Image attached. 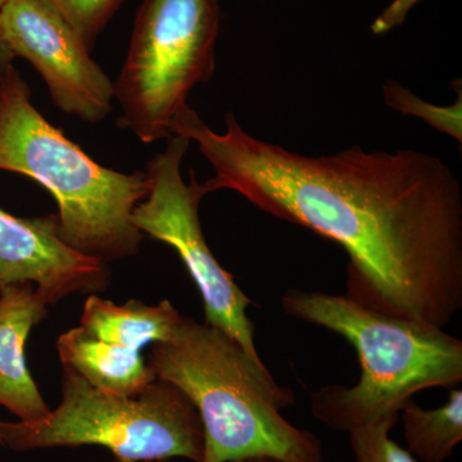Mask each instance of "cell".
Segmentation results:
<instances>
[{"label":"cell","mask_w":462,"mask_h":462,"mask_svg":"<svg viewBox=\"0 0 462 462\" xmlns=\"http://www.w3.org/2000/svg\"><path fill=\"white\" fill-rule=\"evenodd\" d=\"M190 141L182 135L167 138L165 149L149 161L145 169L148 194L134 209L133 224L143 236L175 249L196 282L205 306L207 324L223 330L249 356L263 360L254 343V322L248 318L252 305L242 289L216 260L207 245L199 207L208 184L182 178L181 165Z\"/></svg>","instance_id":"7"},{"label":"cell","mask_w":462,"mask_h":462,"mask_svg":"<svg viewBox=\"0 0 462 462\" xmlns=\"http://www.w3.org/2000/svg\"><path fill=\"white\" fill-rule=\"evenodd\" d=\"M281 302L285 314L339 334L357 351V384L310 394L312 415L330 430L351 433L398 415L419 392L462 382V342L442 328L392 318L346 294L289 289Z\"/></svg>","instance_id":"3"},{"label":"cell","mask_w":462,"mask_h":462,"mask_svg":"<svg viewBox=\"0 0 462 462\" xmlns=\"http://www.w3.org/2000/svg\"><path fill=\"white\" fill-rule=\"evenodd\" d=\"M407 451L422 462H445L462 440V391L449 392L438 409L425 410L410 400L401 409Z\"/></svg>","instance_id":"13"},{"label":"cell","mask_w":462,"mask_h":462,"mask_svg":"<svg viewBox=\"0 0 462 462\" xmlns=\"http://www.w3.org/2000/svg\"><path fill=\"white\" fill-rule=\"evenodd\" d=\"M385 105L400 114L420 118L438 132L447 134L458 144L462 143V93L452 106H436L419 98L411 90L397 81L389 80L383 85Z\"/></svg>","instance_id":"14"},{"label":"cell","mask_w":462,"mask_h":462,"mask_svg":"<svg viewBox=\"0 0 462 462\" xmlns=\"http://www.w3.org/2000/svg\"><path fill=\"white\" fill-rule=\"evenodd\" d=\"M47 314L48 303L32 282L0 288V406L20 421H39L51 412L25 356L30 333Z\"/></svg>","instance_id":"10"},{"label":"cell","mask_w":462,"mask_h":462,"mask_svg":"<svg viewBox=\"0 0 462 462\" xmlns=\"http://www.w3.org/2000/svg\"><path fill=\"white\" fill-rule=\"evenodd\" d=\"M420 2L421 0H392L391 5L374 21L373 33L383 35L402 25L410 12Z\"/></svg>","instance_id":"17"},{"label":"cell","mask_w":462,"mask_h":462,"mask_svg":"<svg viewBox=\"0 0 462 462\" xmlns=\"http://www.w3.org/2000/svg\"><path fill=\"white\" fill-rule=\"evenodd\" d=\"M171 134L197 143L211 193L236 191L345 249L355 302L442 329L462 309V190L440 158L358 145L305 156L254 138L231 112L216 133L188 105Z\"/></svg>","instance_id":"1"},{"label":"cell","mask_w":462,"mask_h":462,"mask_svg":"<svg viewBox=\"0 0 462 462\" xmlns=\"http://www.w3.org/2000/svg\"><path fill=\"white\" fill-rule=\"evenodd\" d=\"M0 36L41 74L60 111L90 124L111 114L114 81L50 0H8Z\"/></svg>","instance_id":"8"},{"label":"cell","mask_w":462,"mask_h":462,"mask_svg":"<svg viewBox=\"0 0 462 462\" xmlns=\"http://www.w3.org/2000/svg\"><path fill=\"white\" fill-rule=\"evenodd\" d=\"M338 462H348V461H338Z\"/></svg>","instance_id":"23"},{"label":"cell","mask_w":462,"mask_h":462,"mask_svg":"<svg viewBox=\"0 0 462 462\" xmlns=\"http://www.w3.org/2000/svg\"><path fill=\"white\" fill-rule=\"evenodd\" d=\"M0 170L50 191L69 248L107 264L138 254L144 236L132 217L148 194L145 173L118 172L91 160L35 108L16 67L0 93Z\"/></svg>","instance_id":"4"},{"label":"cell","mask_w":462,"mask_h":462,"mask_svg":"<svg viewBox=\"0 0 462 462\" xmlns=\"http://www.w3.org/2000/svg\"><path fill=\"white\" fill-rule=\"evenodd\" d=\"M397 420L398 415L387 416L348 433L355 462H418L389 437Z\"/></svg>","instance_id":"15"},{"label":"cell","mask_w":462,"mask_h":462,"mask_svg":"<svg viewBox=\"0 0 462 462\" xmlns=\"http://www.w3.org/2000/svg\"><path fill=\"white\" fill-rule=\"evenodd\" d=\"M109 279L107 263L60 239L57 215L23 218L0 207V288L32 282L53 306L71 294L106 291Z\"/></svg>","instance_id":"9"},{"label":"cell","mask_w":462,"mask_h":462,"mask_svg":"<svg viewBox=\"0 0 462 462\" xmlns=\"http://www.w3.org/2000/svg\"><path fill=\"white\" fill-rule=\"evenodd\" d=\"M8 0H0V9H2L3 7H5V3H7Z\"/></svg>","instance_id":"21"},{"label":"cell","mask_w":462,"mask_h":462,"mask_svg":"<svg viewBox=\"0 0 462 462\" xmlns=\"http://www.w3.org/2000/svg\"><path fill=\"white\" fill-rule=\"evenodd\" d=\"M3 447L17 452L99 446L115 462H203L205 433L193 402L156 379L132 396L93 387L62 366V397L39 421H2Z\"/></svg>","instance_id":"5"},{"label":"cell","mask_w":462,"mask_h":462,"mask_svg":"<svg viewBox=\"0 0 462 462\" xmlns=\"http://www.w3.org/2000/svg\"><path fill=\"white\" fill-rule=\"evenodd\" d=\"M14 58L16 57L14 56L8 45L5 44V42L0 36V93H2L3 88L7 83L12 69H14Z\"/></svg>","instance_id":"18"},{"label":"cell","mask_w":462,"mask_h":462,"mask_svg":"<svg viewBox=\"0 0 462 462\" xmlns=\"http://www.w3.org/2000/svg\"><path fill=\"white\" fill-rule=\"evenodd\" d=\"M239 462H288V461L279 460V458L267 457V456H260V457L245 458V460L239 461Z\"/></svg>","instance_id":"19"},{"label":"cell","mask_w":462,"mask_h":462,"mask_svg":"<svg viewBox=\"0 0 462 462\" xmlns=\"http://www.w3.org/2000/svg\"><path fill=\"white\" fill-rule=\"evenodd\" d=\"M87 47L96 44L124 0H50Z\"/></svg>","instance_id":"16"},{"label":"cell","mask_w":462,"mask_h":462,"mask_svg":"<svg viewBox=\"0 0 462 462\" xmlns=\"http://www.w3.org/2000/svg\"><path fill=\"white\" fill-rule=\"evenodd\" d=\"M147 364L196 406L205 433L203 462L260 456L324 462L320 439L282 416L296 402L293 392L223 330L182 316L169 339L151 346Z\"/></svg>","instance_id":"2"},{"label":"cell","mask_w":462,"mask_h":462,"mask_svg":"<svg viewBox=\"0 0 462 462\" xmlns=\"http://www.w3.org/2000/svg\"><path fill=\"white\" fill-rule=\"evenodd\" d=\"M149 462H173L171 460H160V461H149Z\"/></svg>","instance_id":"22"},{"label":"cell","mask_w":462,"mask_h":462,"mask_svg":"<svg viewBox=\"0 0 462 462\" xmlns=\"http://www.w3.org/2000/svg\"><path fill=\"white\" fill-rule=\"evenodd\" d=\"M0 446H3L2 420H0Z\"/></svg>","instance_id":"20"},{"label":"cell","mask_w":462,"mask_h":462,"mask_svg":"<svg viewBox=\"0 0 462 462\" xmlns=\"http://www.w3.org/2000/svg\"><path fill=\"white\" fill-rule=\"evenodd\" d=\"M57 351L62 366L108 393L132 396L157 379L141 352L96 338L81 327L60 334Z\"/></svg>","instance_id":"11"},{"label":"cell","mask_w":462,"mask_h":462,"mask_svg":"<svg viewBox=\"0 0 462 462\" xmlns=\"http://www.w3.org/2000/svg\"><path fill=\"white\" fill-rule=\"evenodd\" d=\"M181 318L167 300L154 306L138 300L116 305L93 294L85 300L80 327L96 338L141 352L144 346L169 339Z\"/></svg>","instance_id":"12"},{"label":"cell","mask_w":462,"mask_h":462,"mask_svg":"<svg viewBox=\"0 0 462 462\" xmlns=\"http://www.w3.org/2000/svg\"><path fill=\"white\" fill-rule=\"evenodd\" d=\"M220 25L218 0H144L114 81L118 126L144 144L170 138L190 91L214 76Z\"/></svg>","instance_id":"6"}]
</instances>
